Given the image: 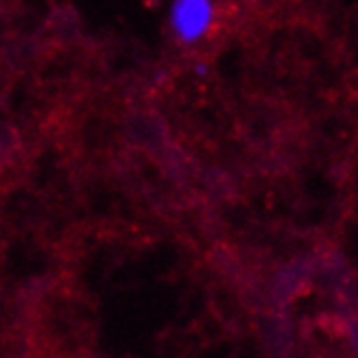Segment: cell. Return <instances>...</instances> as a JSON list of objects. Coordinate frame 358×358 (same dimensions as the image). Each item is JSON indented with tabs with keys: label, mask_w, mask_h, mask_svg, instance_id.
<instances>
[{
	"label": "cell",
	"mask_w": 358,
	"mask_h": 358,
	"mask_svg": "<svg viewBox=\"0 0 358 358\" xmlns=\"http://www.w3.org/2000/svg\"><path fill=\"white\" fill-rule=\"evenodd\" d=\"M214 22L212 0H173L169 27L179 44H196L210 33Z\"/></svg>",
	"instance_id": "obj_1"
}]
</instances>
